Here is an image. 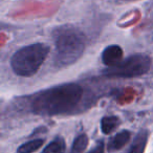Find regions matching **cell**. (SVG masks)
I'll use <instances>...</instances> for the list:
<instances>
[{
    "label": "cell",
    "mask_w": 153,
    "mask_h": 153,
    "mask_svg": "<svg viewBox=\"0 0 153 153\" xmlns=\"http://www.w3.org/2000/svg\"><path fill=\"white\" fill-rule=\"evenodd\" d=\"M83 96V89L76 83H65L44 89L30 98L33 113L44 117L67 113L74 110Z\"/></svg>",
    "instance_id": "1"
},
{
    "label": "cell",
    "mask_w": 153,
    "mask_h": 153,
    "mask_svg": "<svg viewBox=\"0 0 153 153\" xmlns=\"http://www.w3.org/2000/svg\"><path fill=\"white\" fill-rule=\"evenodd\" d=\"M55 42V64L58 67H66L82 57L85 51V36L71 25H62L53 32Z\"/></svg>",
    "instance_id": "2"
},
{
    "label": "cell",
    "mask_w": 153,
    "mask_h": 153,
    "mask_svg": "<svg viewBox=\"0 0 153 153\" xmlns=\"http://www.w3.org/2000/svg\"><path fill=\"white\" fill-rule=\"evenodd\" d=\"M49 53V46L35 43L18 49L11 58V67L19 76H32L37 74Z\"/></svg>",
    "instance_id": "3"
},
{
    "label": "cell",
    "mask_w": 153,
    "mask_h": 153,
    "mask_svg": "<svg viewBox=\"0 0 153 153\" xmlns=\"http://www.w3.org/2000/svg\"><path fill=\"white\" fill-rule=\"evenodd\" d=\"M151 58L144 53H134L119 64L107 67L103 71V76L108 78H137L144 76L150 70Z\"/></svg>",
    "instance_id": "4"
},
{
    "label": "cell",
    "mask_w": 153,
    "mask_h": 153,
    "mask_svg": "<svg viewBox=\"0 0 153 153\" xmlns=\"http://www.w3.org/2000/svg\"><path fill=\"white\" fill-rule=\"evenodd\" d=\"M122 59H123V49L120 45H109L102 53V62L107 67L119 64Z\"/></svg>",
    "instance_id": "5"
},
{
    "label": "cell",
    "mask_w": 153,
    "mask_h": 153,
    "mask_svg": "<svg viewBox=\"0 0 153 153\" xmlns=\"http://www.w3.org/2000/svg\"><path fill=\"white\" fill-rule=\"evenodd\" d=\"M149 132L146 129H142L134 137V140L131 145V148L129 149L128 153H144L145 149L148 142Z\"/></svg>",
    "instance_id": "6"
},
{
    "label": "cell",
    "mask_w": 153,
    "mask_h": 153,
    "mask_svg": "<svg viewBox=\"0 0 153 153\" xmlns=\"http://www.w3.org/2000/svg\"><path fill=\"white\" fill-rule=\"evenodd\" d=\"M130 136H131V133H130L129 131H127V130L119 132V133L115 134L112 137V140H110L108 149L110 151H114V150H120V149L124 148V146L129 142Z\"/></svg>",
    "instance_id": "7"
},
{
    "label": "cell",
    "mask_w": 153,
    "mask_h": 153,
    "mask_svg": "<svg viewBox=\"0 0 153 153\" xmlns=\"http://www.w3.org/2000/svg\"><path fill=\"white\" fill-rule=\"evenodd\" d=\"M120 120L115 115L104 117L101 120V130L104 134H110L119 126Z\"/></svg>",
    "instance_id": "8"
},
{
    "label": "cell",
    "mask_w": 153,
    "mask_h": 153,
    "mask_svg": "<svg viewBox=\"0 0 153 153\" xmlns=\"http://www.w3.org/2000/svg\"><path fill=\"white\" fill-rule=\"evenodd\" d=\"M66 149V145L61 136H57L53 140H51L44 149L42 153H64Z\"/></svg>",
    "instance_id": "9"
},
{
    "label": "cell",
    "mask_w": 153,
    "mask_h": 153,
    "mask_svg": "<svg viewBox=\"0 0 153 153\" xmlns=\"http://www.w3.org/2000/svg\"><path fill=\"white\" fill-rule=\"evenodd\" d=\"M44 144V140L43 138H36V140H32L30 142H26L22 144L21 146L18 148V153H33L40 149Z\"/></svg>",
    "instance_id": "10"
},
{
    "label": "cell",
    "mask_w": 153,
    "mask_h": 153,
    "mask_svg": "<svg viewBox=\"0 0 153 153\" xmlns=\"http://www.w3.org/2000/svg\"><path fill=\"white\" fill-rule=\"evenodd\" d=\"M88 146V137L86 134H80L74 140L71 147V153H83Z\"/></svg>",
    "instance_id": "11"
},
{
    "label": "cell",
    "mask_w": 153,
    "mask_h": 153,
    "mask_svg": "<svg viewBox=\"0 0 153 153\" xmlns=\"http://www.w3.org/2000/svg\"><path fill=\"white\" fill-rule=\"evenodd\" d=\"M104 143L103 142H99L98 144H97V146L94 147L92 150L89 151V153H104Z\"/></svg>",
    "instance_id": "12"
}]
</instances>
